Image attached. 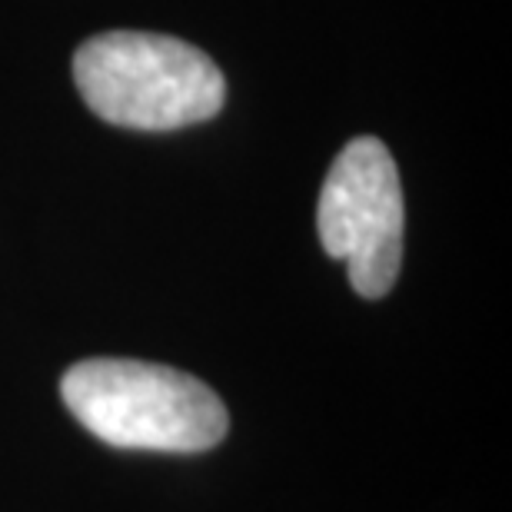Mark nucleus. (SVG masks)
I'll return each instance as SVG.
<instances>
[{
  "instance_id": "obj_3",
  "label": "nucleus",
  "mask_w": 512,
  "mask_h": 512,
  "mask_svg": "<svg viewBox=\"0 0 512 512\" xmlns=\"http://www.w3.org/2000/svg\"><path fill=\"white\" fill-rule=\"evenodd\" d=\"M316 230L323 250L343 260L353 290L380 300L403 266V187L383 140L356 137L340 150L320 190Z\"/></svg>"
},
{
  "instance_id": "obj_1",
  "label": "nucleus",
  "mask_w": 512,
  "mask_h": 512,
  "mask_svg": "<svg viewBox=\"0 0 512 512\" xmlns=\"http://www.w3.org/2000/svg\"><path fill=\"white\" fill-rule=\"evenodd\" d=\"M60 396L80 426L117 449L203 453L230 429L207 383L160 363L84 360L64 373Z\"/></svg>"
},
{
  "instance_id": "obj_2",
  "label": "nucleus",
  "mask_w": 512,
  "mask_h": 512,
  "mask_svg": "<svg viewBox=\"0 0 512 512\" xmlns=\"http://www.w3.org/2000/svg\"><path fill=\"white\" fill-rule=\"evenodd\" d=\"M74 80L100 120L127 130L203 124L227 100V80L203 50L143 30L90 37L74 54Z\"/></svg>"
}]
</instances>
